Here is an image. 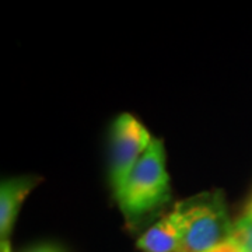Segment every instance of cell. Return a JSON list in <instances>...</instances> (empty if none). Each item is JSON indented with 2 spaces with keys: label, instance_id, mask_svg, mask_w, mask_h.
<instances>
[{
  "label": "cell",
  "instance_id": "8",
  "mask_svg": "<svg viewBox=\"0 0 252 252\" xmlns=\"http://www.w3.org/2000/svg\"><path fill=\"white\" fill-rule=\"evenodd\" d=\"M248 205H251L252 206V198H251V200H250V203H248Z\"/></svg>",
  "mask_w": 252,
  "mask_h": 252
},
{
  "label": "cell",
  "instance_id": "2",
  "mask_svg": "<svg viewBox=\"0 0 252 252\" xmlns=\"http://www.w3.org/2000/svg\"><path fill=\"white\" fill-rule=\"evenodd\" d=\"M174 210L184 228L182 252H207L233 235L234 221L230 219L221 190H209L181 200Z\"/></svg>",
  "mask_w": 252,
  "mask_h": 252
},
{
  "label": "cell",
  "instance_id": "4",
  "mask_svg": "<svg viewBox=\"0 0 252 252\" xmlns=\"http://www.w3.org/2000/svg\"><path fill=\"white\" fill-rule=\"evenodd\" d=\"M39 177L23 175L3 181L0 187V237L7 240L16 223L20 207L31 190L39 184Z\"/></svg>",
  "mask_w": 252,
  "mask_h": 252
},
{
  "label": "cell",
  "instance_id": "1",
  "mask_svg": "<svg viewBox=\"0 0 252 252\" xmlns=\"http://www.w3.org/2000/svg\"><path fill=\"white\" fill-rule=\"evenodd\" d=\"M115 198L130 227L147 223L171 200L165 152L160 139H153Z\"/></svg>",
  "mask_w": 252,
  "mask_h": 252
},
{
  "label": "cell",
  "instance_id": "5",
  "mask_svg": "<svg viewBox=\"0 0 252 252\" xmlns=\"http://www.w3.org/2000/svg\"><path fill=\"white\" fill-rule=\"evenodd\" d=\"M182 223L177 212L172 210L137 240V248L144 252H182Z\"/></svg>",
  "mask_w": 252,
  "mask_h": 252
},
{
  "label": "cell",
  "instance_id": "3",
  "mask_svg": "<svg viewBox=\"0 0 252 252\" xmlns=\"http://www.w3.org/2000/svg\"><path fill=\"white\" fill-rule=\"evenodd\" d=\"M152 142L153 137L146 126L133 115L122 114L114 121L111 127L109 181L115 195Z\"/></svg>",
  "mask_w": 252,
  "mask_h": 252
},
{
  "label": "cell",
  "instance_id": "7",
  "mask_svg": "<svg viewBox=\"0 0 252 252\" xmlns=\"http://www.w3.org/2000/svg\"><path fill=\"white\" fill-rule=\"evenodd\" d=\"M27 252H64L58 245H54V244H42V245H38L35 248L30 250Z\"/></svg>",
  "mask_w": 252,
  "mask_h": 252
},
{
  "label": "cell",
  "instance_id": "6",
  "mask_svg": "<svg viewBox=\"0 0 252 252\" xmlns=\"http://www.w3.org/2000/svg\"><path fill=\"white\" fill-rule=\"evenodd\" d=\"M234 241L243 252H252V206L247 205L243 215L234 220L233 235Z\"/></svg>",
  "mask_w": 252,
  "mask_h": 252
}]
</instances>
